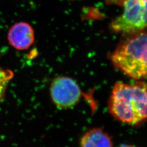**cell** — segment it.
<instances>
[{
    "label": "cell",
    "mask_w": 147,
    "mask_h": 147,
    "mask_svg": "<svg viewBox=\"0 0 147 147\" xmlns=\"http://www.w3.org/2000/svg\"><path fill=\"white\" fill-rule=\"evenodd\" d=\"M108 110L116 120L138 125L147 120V84L116 82L108 101Z\"/></svg>",
    "instance_id": "1"
},
{
    "label": "cell",
    "mask_w": 147,
    "mask_h": 147,
    "mask_svg": "<svg viewBox=\"0 0 147 147\" xmlns=\"http://www.w3.org/2000/svg\"><path fill=\"white\" fill-rule=\"evenodd\" d=\"M110 59L114 67L132 79H147V32L133 34L116 47Z\"/></svg>",
    "instance_id": "2"
},
{
    "label": "cell",
    "mask_w": 147,
    "mask_h": 147,
    "mask_svg": "<svg viewBox=\"0 0 147 147\" xmlns=\"http://www.w3.org/2000/svg\"><path fill=\"white\" fill-rule=\"evenodd\" d=\"M123 12L111 22V30L123 34H133L147 28V0H123Z\"/></svg>",
    "instance_id": "3"
},
{
    "label": "cell",
    "mask_w": 147,
    "mask_h": 147,
    "mask_svg": "<svg viewBox=\"0 0 147 147\" xmlns=\"http://www.w3.org/2000/svg\"><path fill=\"white\" fill-rule=\"evenodd\" d=\"M50 90L53 102L61 109L74 107L79 102L82 96L79 84L68 76H58L53 79Z\"/></svg>",
    "instance_id": "4"
},
{
    "label": "cell",
    "mask_w": 147,
    "mask_h": 147,
    "mask_svg": "<svg viewBox=\"0 0 147 147\" xmlns=\"http://www.w3.org/2000/svg\"><path fill=\"white\" fill-rule=\"evenodd\" d=\"M7 39L9 44L17 50H26L34 42V31L26 22H19L11 26L8 30Z\"/></svg>",
    "instance_id": "5"
},
{
    "label": "cell",
    "mask_w": 147,
    "mask_h": 147,
    "mask_svg": "<svg viewBox=\"0 0 147 147\" xmlns=\"http://www.w3.org/2000/svg\"><path fill=\"white\" fill-rule=\"evenodd\" d=\"M80 144V147H113L110 136L99 127L86 132L81 137Z\"/></svg>",
    "instance_id": "6"
},
{
    "label": "cell",
    "mask_w": 147,
    "mask_h": 147,
    "mask_svg": "<svg viewBox=\"0 0 147 147\" xmlns=\"http://www.w3.org/2000/svg\"><path fill=\"white\" fill-rule=\"evenodd\" d=\"M13 76L14 73L11 70L0 67V101L4 98L8 84Z\"/></svg>",
    "instance_id": "7"
},
{
    "label": "cell",
    "mask_w": 147,
    "mask_h": 147,
    "mask_svg": "<svg viewBox=\"0 0 147 147\" xmlns=\"http://www.w3.org/2000/svg\"><path fill=\"white\" fill-rule=\"evenodd\" d=\"M105 1L108 5H121L123 0H105Z\"/></svg>",
    "instance_id": "8"
},
{
    "label": "cell",
    "mask_w": 147,
    "mask_h": 147,
    "mask_svg": "<svg viewBox=\"0 0 147 147\" xmlns=\"http://www.w3.org/2000/svg\"><path fill=\"white\" fill-rule=\"evenodd\" d=\"M119 147H137L132 145H129V144H123Z\"/></svg>",
    "instance_id": "9"
}]
</instances>
